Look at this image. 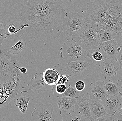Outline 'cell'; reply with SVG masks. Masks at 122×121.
I'll list each match as a JSON object with an SVG mask.
<instances>
[{
  "label": "cell",
  "instance_id": "9c48e42d",
  "mask_svg": "<svg viewBox=\"0 0 122 121\" xmlns=\"http://www.w3.org/2000/svg\"><path fill=\"white\" fill-rule=\"evenodd\" d=\"M53 111L54 108L51 104H42L39 107L34 109L32 113L33 121H54L55 119L52 117Z\"/></svg>",
  "mask_w": 122,
  "mask_h": 121
},
{
  "label": "cell",
  "instance_id": "5bb4252c",
  "mask_svg": "<svg viewBox=\"0 0 122 121\" xmlns=\"http://www.w3.org/2000/svg\"><path fill=\"white\" fill-rule=\"evenodd\" d=\"M90 65L89 63L84 61H75L68 63L65 69V72L68 76L75 77L81 74Z\"/></svg>",
  "mask_w": 122,
  "mask_h": 121
},
{
  "label": "cell",
  "instance_id": "83f0119b",
  "mask_svg": "<svg viewBox=\"0 0 122 121\" xmlns=\"http://www.w3.org/2000/svg\"><path fill=\"white\" fill-rule=\"evenodd\" d=\"M68 76L67 75L61 74L57 83V85L58 84H66L69 81Z\"/></svg>",
  "mask_w": 122,
  "mask_h": 121
},
{
  "label": "cell",
  "instance_id": "484cf974",
  "mask_svg": "<svg viewBox=\"0 0 122 121\" xmlns=\"http://www.w3.org/2000/svg\"><path fill=\"white\" fill-rule=\"evenodd\" d=\"M66 89V84H58L56 87V91L58 94H64Z\"/></svg>",
  "mask_w": 122,
  "mask_h": 121
},
{
  "label": "cell",
  "instance_id": "5b68a950",
  "mask_svg": "<svg viewBox=\"0 0 122 121\" xmlns=\"http://www.w3.org/2000/svg\"><path fill=\"white\" fill-rule=\"evenodd\" d=\"M85 21L81 12L66 13L62 24V30L66 38L71 37L83 25Z\"/></svg>",
  "mask_w": 122,
  "mask_h": 121
},
{
  "label": "cell",
  "instance_id": "e575fe53",
  "mask_svg": "<svg viewBox=\"0 0 122 121\" xmlns=\"http://www.w3.org/2000/svg\"><path fill=\"white\" fill-rule=\"evenodd\" d=\"M68 0V1H70V2H72L74 0Z\"/></svg>",
  "mask_w": 122,
  "mask_h": 121
},
{
  "label": "cell",
  "instance_id": "4fadbf2b",
  "mask_svg": "<svg viewBox=\"0 0 122 121\" xmlns=\"http://www.w3.org/2000/svg\"><path fill=\"white\" fill-rule=\"evenodd\" d=\"M105 81L99 80L94 83H91L87 91V95L90 99H96L101 100L107 95L104 87Z\"/></svg>",
  "mask_w": 122,
  "mask_h": 121
},
{
  "label": "cell",
  "instance_id": "ffe728a7",
  "mask_svg": "<svg viewBox=\"0 0 122 121\" xmlns=\"http://www.w3.org/2000/svg\"><path fill=\"white\" fill-rule=\"evenodd\" d=\"M86 56L96 65H100L104 58L102 53L98 49L88 50L86 51Z\"/></svg>",
  "mask_w": 122,
  "mask_h": 121
},
{
  "label": "cell",
  "instance_id": "52a82bcc",
  "mask_svg": "<svg viewBox=\"0 0 122 121\" xmlns=\"http://www.w3.org/2000/svg\"><path fill=\"white\" fill-rule=\"evenodd\" d=\"M27 27L28 25L26 24H22L15 21L9 20L7 21L4 29L6 31L7 37L16 41L20 40L26 32L25 28Z\"/></svg>",
  "mask_w": 122,
  "mask_h": 121
},
{
  "label": "cell",
  "instance_id": "e0dca14e",
  "mask_svg": "<svg viewBox=\"0 0 122 121\" xmlns=\"http://www.w3.org/2000/svg\"><path fill=\"white\" fill-rule=\"evenodd\" d=\"M89 104L93 121L100 117L107 115L101 100L89 99Z\"/></svg>",
  "mask_w": 122,
  "mask_h": 121
},
{
  "label": "cell",
  "instance_id": "f1b7e54d",
  "mask_svg": "<svg viewBox=\"0 0 122 121\" xmlns=\"http://www.w3.org/2000/svg\"><path fill=\"white\" fill-rule=\"evenodd\" d=\"M7 38V36L4 29L0 28V45H1L4 40Z\"/></svg>",
  "mask_w": 122,
  "mask_h": 121
},
{
  "label": "cell",
  "instance_id": "ba28073f",
  "mask_svg": "<svg viewBox=\"0 0 122 121\" xmlns=\"http://www.w3.org/2000/svg\"><path fill=\"white\" fill-rule=\"evenodd\" d=\"M73 113L85 117L90 121H93L90 109L89 99H88L84 94L79 96L78 98L75 99Z\"/></svg>",
  "mask_w": 122,
  "mask_h": 121
},
{
  "label": "cell",
  "instance_id": "44dd1931",
  "mask_svg": "<svg viewBox=\"0 0 122 121\" xmlns=\"http://www.w3.org/2000/svg\"><path fill=\"white\" fill-rule=\"evenodd\" d=\"M26 42L23 39L19 40L18 42L10 49V52L12 55H17L20 54L26 47Z\"/></svg>",
  "mask_w": 122,
  "mask_h": 121
},
{
  "label": "cell",
  "instance_id": "9a60e30c",
  "mask_svg": "<svg viewBox=\"0 0 122 121\" xmlns=\"http://www.w3.org/2000/svg\"><path fill=\"white\" fill-rule=\"evenodd\" d=\"M122 98L119 94L114 96L107 95L101 100L107 115H113L119 106Z\"/></svg>",
  "mask_w": 122,
  "mask_h": 121
},
{
  "label": "cell",
  "instance_id": "7c38bea8",
  "mask_svg": "<svg viewBox=\"0 0 122 121\" xmlns=\"http://www.w3.org/2000/svg\"><path fill=\"white\" fill-rule=\"evenodd\" d=\"M57 96V103L60 109V114L61 116L65 117L73 113L75 99L59 95Z\"/></svg>",
  "mask_w": 122,
  "mask_h": 121
},
{
  "label": "cell",
  "instance_id": "cb8c5ba5",
  "mask_svg": "<svg viewBox=\"0 0 122 121\" xmlns=\"http://www.w3.org/2000/svg\"><path fill=\"white\" fill-rule=\"evenodd\" d=\"M62 121H90L87 119L82 117L78 115H69L67 116L63 117Z\"/></svg>",
  "mask_w": 122,
  "mask_h": 121
},
{
  "label": "cell",
  "instance_id": "7402d4cb",
  "mask_svg": "<svg viewBox=\"0 0 122 121\" xmlns=\"http://www.w3.org/2000/svg\"><path fill=\"white\" fill-rule=\"evenodd\" d=\"M104 87L107 95L114 96L119 94L117 85L110 80L104 83Z\"/></svg>",
  "mask_w": 122,
  "mask_h": 121
},
{
  "label": "cell",
  "instance_id": "4dcf8cb0",
  "mask_svg": "<svg viewBox=\"0 0 122 121\" xmlns=\"http://www.w3.org/2000/svg\"><path fill=\"white\" fill-rule=\"evenodd\" d=\"M117 85L118 86L119 94L121 96L122 98V79L118 80Z\"/></svg>",
  "mask_w": 122,
  "mask_h": 121
},
{
  "label": "cell",
  "instance_id": "d4e9b609",
  "mask_svg": "<svg viewBox=\"0 0 122 121\" xmlns=\"http://www.w3.org/2000/svg\"><path fill=\"white\" fill-rule=\"evenodd\" d=\"M113 116L117 118V121H122V102H121L118 109L114 113Z\"/></svg>",
  "mask_w": 122,
  "mask_h": 121
},
{
  "label": "cell",
  "instance_id": "4316f807",
  "mask_svg": "<svg viewBox=\"0 0 122 121\" xmlns=\"http://www.w3.org/2000/svg\"><path fill=\"white\" fill-rule=\"evenodd\" d=\"M85 83L83 81L81 80L78 81L75 85V88L79 92L83 90L85 88Z\"/></svg>",
  "mask_w": 122,
  "mask_h": 121
},
{
  "label": "cell",
  "instance_id": "d6a6232c",
  "mask_svg": "<svg viewBox=\"0 0 122 121\" xmlns=\"http://www.w3.org/2000/svg\"><path fill=\"white\" fill-rule=\"evenodd\" d=\"M17 67L20 71L21 72V73H23V74H25L27 72V69L26 67H20V66H18Z\"/></svg>",
  "mask_w": 122,
  "mask_h": 121
},
{
  "label": "cell",
  "instance_id": "30bf717a",
  "mask_svg": "<svg viewBox=\"0 0 122 121\" xmlns=\"http://www.w3.org/2000/svg\"><path fill=\"white\" fill-rule=\"evenodd\" d=\"M42 73H36L34 78L30 79L27 84L28 89L32 90L33 92H37L38 94L42 92L53 91L55 86H49L44 82L42 77Z\"/></svg>",
  "mask_w": 122,
  "mask_h": 121
},
{
  "label": "cell",
  "instance_id": "603a6c76",
  "mask_svg": "<svg viewBox=\"0 0 122 121\" xmlns=\"http://www.w3.org/2000/svg\"><path fill=\"white\" fill-rule=\"evenodd\" d=\"M80 92L76 90L75 88L72 87L69 84L68 88L66 89L64 93L61 95L59 94V95L61 96H67L76 99L79 96Z\"/></svg>",
  "mask_w": 122,
  "mask_h": 121
},
{
  "label": "cell",
  "instance_id": "6da1fadb",
  "mask_svg": "<svg viewBox=\"0 0 122 121\" xmlns=\"http://www.w3.org/2000/svg\"><path fill=\"white\" fill-rule=\"evenodd\" d=\"M62 0H24L21 5V23L34 41L54 40L62 36L65 14Z\"/></svg>",
  "mask_w": 122,
  "mask_h": 121
},
{
  "label": "cell",
  "instance_id": "277c9868",
  "mask_svg": "<svg viewBox=\"0 0 122 121\" xmlns=\"http://www.w3.org/2000/svg\"><path fill=\"white\" fill-rule=\"evenodd\" d=\"M86 51L72 40L64 43L60 49L61 58L67 63L84 61L86 56Z\"/></svg>",
  "mask_w": 122,
  "mask_h": 121
},
{
  "label": "cell",
  "instance_id": "7a4b0ae2",
  "mask_svg": "<svg viewBox=\"0 0 122 121\" xmlns=\"http://www.w3.org/2000/svg\"><path fill=\"white\" fill-rule=\"evenodd\" d=\"M15 57L0 45V109L8 104L18 94L22 75Z\"/></svg>",
  "mask_w": 122,
  "mask_h": 121
},
{
  "label": "cell",
  "instance_id": "3957f363",
  "mask_svg": "<svg viewBox=\"0 0 122 121\" xmlns=\"http://www.w3.org/2000/svg\"><path fill=\"white\" fill-rule=\"evenodd\" d=\"M71 37L72 40L86 51L98 49L101 43L94 28L86 22Z\"/></svg>",
  "mask_w": 122,
  "mask_h": 121
},
{
  "label": "cell",
  "instance_id": "1f68e13d",
  "mask_svg": "<svg viewBox=\"0 0 122 121\" xmlns=\"http://www.w3.org/2000/svg\"><path fill=\"white\" fill-rule=\"evenodd\" d=\"M117 58L119 61L121 68H122V46L121 47L120 51L118 53V55L117 56Z\"/></svg>",
  "mask_w": 122,
  "mask_h": 121
},
{
  "label": "cell",
  "instance_id": "ac0fdd59",
  "mask_svg": "<svg viewBox=\"0 0 122 121\" xmlns=\"http://www.w3.org/2000/svg\"><path fill=\"white\" fill-rule=\"evenodd\" d=\"M55 68V66L46 69L42 73L43 80L48 85H56L60 79L59 72Z\"/></svg>",
  "mask_w": 122,
  "mask_h": 121
},
{
  "label": "cell",
  "instance_id": "d6986e66",
  "mask_svg": "<svg viewBox=\"0 0 122 121\" xmlns=\"http://www.w3.org/2000/svg\"><path fill=\"white\" fill-rule=\"evenodd\" d=\"M94 29L97 38L101 43L114 40L116 38L115 35L105 30L98 28H94Z\"/></svg>",
  "mask_w": 122,
  "mask_h": 121
},
{
  "label": "cell",
  "instance_id": "f546056e",
  "mask_svg": "<svg viewBox=\"0 0 122 121\" xmlns=\"http://www.w3.org/2000/svg\"><path fill=\"white\" fill-rule=\"evenodd\" d=\"M109 115H104L102 117L96 119L94 121H114V119H113L112 118L111 116H109Z\"/></svg>",
  "mask_w": 122,
  "mask_h": 121
},
{
  "label": "cell",
  "instance_id": "836d02e7",
  "mask_svg": "<svg viewBox=\"0 0 122 121\" xmlns=\"http://www.w3.org/2000/svg\"><path fill=\"white\" fill-rule=\"evenodd\" d=\"M3 23V20H2L1 16L0 14V28H2Z\"/></svg>",
  "mask_w": 122,
  "mask_h": 121
},
{
  "label": "cell",
  "instance_id": "8992f818",
  "mask_svg": "<svg viewBox=\"0 0 122 121\" xmlns=\"http://www.w3.org/2000/svg\"><path fill=\"white\" fill-rule=\"evenodd\" d=\"M121 68L117 58H104L99 65V70L105 78H114L117 75V72Z\"/></svg>",
  "mask_w": 122,
  "mask_h": 121
},
{
  "label": "cell",
  "instance_id": "8fae6325",
  "mask_svg": "<svg viewBox=\"0 0 122 121\" xmlns=\"http://www.w3.org/2000/svg\"><path fill=\"white\" fill-rule=\"evenodd\" d=\"M121 48V46H118L117 42L114 39L101 43L98 49L104 58H112L117 57Z\"/></svg>",
  "mask_w": 122,
  "mask_h": 121
},
{
  "label": "cell",
  "instance_id": "2e32d148",
  "mask_svg": "<svg viewBox=\"0 0 122 121\" xmlns=\"http://www.w3.org/2000/svg\"><path fill=\"white\" fill-rule=\"evenodd\" d=\"M14 99L15 105L19 108L22 113H25L28 110L29 102L33 98L27 91L23 90L17 94Z\"/></svg>",
  "mask_w": 122,
  "mask_h": 121
}]
</instances>
